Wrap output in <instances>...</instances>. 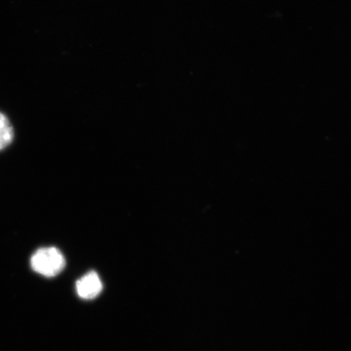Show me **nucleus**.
I'll return each mask as SVG.
<instances>
[{
	"mask_svg": "<svg viewBox=\"0 0 351 351\" xmlns=\"http://www.w3.org/2000/svg\"><path fill=\"white\" fill-rule=\"evenodd\" d=\"M32 269L38 274L53 278L58 275L65 267V258L60 250L56 247H44L38 249L33 254Z\"/></svg>",
	"mask_w": 351,
	"mask_h": 351,
	"instance_id": "f257e3e1",
	"label": "nucleus"
},
{
	"mask_svg": "<svg viewBox=\"0 0 351 351\" xmlns=\"http://www.w3.org/2000/svg\"><path fill=\"white\" fill-rule=\"evenodd\" d=\"M77 293L84 300H93L103 289V284L95 271H90L79 279L76 284Z\"/></svg>",
	"mask_w": 351,
	"mask_h": 351,
	"instance_id": "f03ea898",
	"label": "nucleus"
},
{
	"mask_svg": "<svg viewBox=\"0 0 351 351\" xmlns=\"http://www.w3.org/2000/svg\"><path fill=\"white\" fill-rule=\"evenodd\" d=\"M14 133L10 121L0 112V151L6 148L12 142Z\"/></svg>",
	"mask_w": 351,
	"mask_h": 351,
	"instance_id": "7ed1b4c3",
	"label": "nucleus"
}]
</instances>
